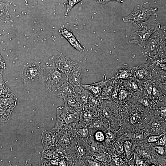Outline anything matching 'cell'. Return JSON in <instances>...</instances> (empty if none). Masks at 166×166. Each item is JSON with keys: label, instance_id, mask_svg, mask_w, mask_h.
I'll use <instances>...</instances> for the list:
<instances>
[{"label": "cell", "instance_id": "obj_39", "mask_svg": "<svg viewBox=\"0 0 166 166\" xmlns=\"http://www.w3.org/2000/svg\"><path fill=\"white\" fill-rule=\"evenodd\" d=\"M137 163L138 165L142 166L143 164V162L140 160H138Z\"/></svg>", "mask_w": 166, "mask_h": 166}, {"label": "cell", "instance_id": "obj_7", "mask_svg": "<svg viewBox=\"0 0 166 166\" xmlns=\"http://www.w3.org/2000/svg\"><path fill=\"white\" fill-rule=\"evenodd\" d=\"M67 81L76 86L81 85L82 78L81 68L78 65L73 69L66 73Z\"/></svg>", "mask_w": 166, "mask_h": 166}, {"label": "cell", "instance_id": "obj_29", "mask_svg": "<svg viewBox=\"0 0 166 166\" xmlns=\"http://www.w3.org/2000/svg\"><path fill=\"white\" fill-rule=\"evenodd\" d=\"M139 118L138 115L136 114H133L130 119V122L132 124H134L136 122Z\"/></svg>", "mask_w": 166, "mask_h": 166}, {"label": "cell", "instance_id": "obj_32", "mask_svg": "<svg viewBox=\"0 0 166 166\" xmlns=\"http://www.w3.org/2000/svg\"><path fill=\"white\" fill-rule=\"evenodd\" d=\"M160 123L158 121H155L152 124V127L155 129H158L160 127Z\"/></svg>", "mask_w": 166, "mask_h": 166}, {"label": "cell", "instance_id": "obj_3", "mask_svg": "<svg viewBox=\"0 0 166 166\" xmlns=\"http://www.w3.org/2000/svg\"><path fill=\"white\" fill-rule=\"evenodd\" d=\"M54 58L51 56L46 64L45 69L46 80L45 89L50 94L53 93L64 83L67 81L66 74L59 71L54 62Z\"/></svg>", "mask_w": 166, "mask_h": 166}, {"label": "cell", "instance_id": "obj_23", "mask_svg": "<svg viewBox=\"0 0 166 166\" xmlns=\"http://www.w3.org/2000/svg\"><path fill=\"white\" fill-rule=\"evenodd\" d=\"M94 1L97 3L102 4H106L109 2L112 1H116L120 3L123 2V1L122 0H93Z\"/></svg>", "mask_w": 166, "mask_h": 166}, {"label": "cell", "instance_id": "obj_21", "mask_svg": "<svg viewBox=\"0 0 166 166\" xmlns=\"http://www.w3.org/2000/svg\"><path fill=\"white\" fill-rule=\"evenodd\" d=\"M95 137L96 140L97 141H101L104 140L105 136L102 132L98 131L95 133Z\"/></svg>", "mask_w": 166, "mask_h": 166}, {"label": "cell", "instance_id": "obj_26", "mask_svg": "<svg viewBox=\"0 0 166 166\" xmlns=\"http://www.w3.org/2000/svg\"><path fill=\"white\" fill-rule=\"evenodd\" d=\"M161 135L152 136L148 139V142H156L159 139Z\"/></svg>", "mask_w": 166, "mask_h": 166}, {"label": "cell", "instance_id": "obj_30", "mask_svg": "<svg viewBox=\"0 0 166 166\" xmlns=\"http://www.w3.org/2000/svg\"><path fill=\"white\" fill-rule=\"evenodd\" d=\"M154 148L157 152L161 155H163L164 154V150L163 147H154Z\"/></svg>", "mask_w": 166, "mask_h": 166}, {"label": "cell", "instance_id": "obj_34", "mask_svg": "<svg viewBox=\"0 0 166 166\" xmlns=\"http://www.w3.org/2000/svg\"><path fill=\"white\" fill-rule=\"evenodd\" d=\"M104 115L107 118L109 117L110 116V113L106 109H104L103 111Z\"/></svg>", "mask_w": 166, "mask_h": 166}, {"label": "cell", "instance_id": "obj_12", "mask_svg": "<svg viewBox=\"0 0 166 166\" xmlns=\"http://www.w3.org/2000/svg\"><path fill=\"white\" fill-rule=\"evenodd\" d=\"M105 82V81H101L90 84L81 85L89 90L94 97L97 98L100 96L101 95Z\"/></svg>", "mask_w": 166, "mask_h": 166}, {"label": "cell", "instance_id": "obj_17", "mask_svg": "<svg viewBox=\"0 0 166 166\" xmlns=\"http://www.w3.org/2000/svg\"><path fill=\"white\" fill-rule=\"evenodd\" d=\"M130 68H123L122 69H120L116 74L114 76L116 78H119L122 79H126L128 78L131 75L129 73Z\"/></svg>", "mask_w": 166, "mask_h": 166}, {"label": "cell", "instance_id": "obj_38", "mask_svg": "<svg viewBox=\"0 0 166 166\" xmlns=\"http://www.w3.org/2000/svg\"><path fill=\"white\" fill-rule=\"evenodd\" d=\"M117 150L118 151L121 153H122L123 152L122 147L121 145L118 146V147H117Z\"/></svg>", "mask_w": 166, "mask_h": 166}, {"label": "cell", "instance_id": "obj_24", "mask_svg": "<svg viewBox=\"0 0 166 166\" xmlns=\"http://www.w3.org/2000/svg\"><path fill=\"white\" fill-rule=\"evenodd\" d=\"M96 158L99 160L105 161L106 158V155L104 153H99L95 156Z\"/></svg>", "mask_w": 166, "mask_h": 166}, {"label": "cell", "instance_id": "obj_19", "mask_svg": "<svg viewBox=\"0 0 166 166\" xmlns=\"http://www.w3.org/2000/svg\"><path fill=\"white\" fill-rule=\"evenodd\" d=\"M59 32L61 35L66 39L74 36L72 31L69 29L61 28Z\"/></svg>", "mask_w": 166, "mask_h": 166}, {"label": "cell", "instance_id": "obj_8", "mask_svg": "<svg viewBox=\"0 0 166 166\" xmlns=\"http://www.w3.org/2000/svg\"><path fill=\"white\" fill-rule=\"evenodd\" d=\"M74 86L66 81L58 88L52 95L63 99L73 96Z\"/></svg>", "mask_w": 166, "mask_h": 166}, {"label": "cell", "instance_id": "obj_27", "mask_svg": "<svg viewBox=\"0 0 166 166\" xmlns=\"http://www.w3.org/2000/svg\"><path fill=\"white\" fill-rule=\"evenodd\" d=\"M106 138L108 141H112L114 139L113 134L111 132H108L106 134Z\"/></svg>", "mask_w": 166, "mask_h": 166}, {"label": "cell", "instance_id": "obj_22", "mask_svg": "<svg viewBox=\"0 0 166 166\" xmlns=\"http://www.w3.org/2000/svg\"><path fill=\"white\" fill-rule=\"evenodd\" d=\"M131 146V143L128 141H126L124 143V147L128 155H129L130 154Z\"/></svg>", "mask_w": 166, "mask_h": 166}, {"label": "cell", "instance_id": "obj_1", "mask_svg": "<svg viewBox=\"0 0 166 166\" xmlns=\"http://www.w3.org/2000/svg\"><path fill=\"white\" fill-rule=\"evenodd\" d=\"M157 16L152 15L145 21L134 24L129 42L143 47L151 35L162 27L156 18Z\"/></svg>", "mask_w": 166, "mask_h": 166}, {"label": "cell", "instance_id": "obj_11", "mask_svg": "<svg viewBox=\"0 0 166 166\" xmlns=\"http://www.w3.org/2000/svg\"><path fill=\"white\" fill-rule=\"evenodd\" d=\"M65 107L70 111L76 114L83 109V105L79 103L73 96L63 99Z\"/></svg>", "mask_w": 166, "mask_h": 166}, {"label": "cell", "instance_id": "obj_4", "mask_svg": "<svg viewBox=\"0 0 166 166\" xmlns=\"http://www.w3.org/2000/svg\"><path fill=\"white\" fill-rule=\"evenodd\" d=\"M157 8H151L147 9L141 5H137L135 6L132 12L123 19L124 22L133 24L140 23L146 21L152 15L156 14Z\"/></svg>", "mask_w": 166, "mask_h": 166}, {"label": "cell", "instance_id": "obj_20", "mask_svg": "<svg viewBox=\"0 0 166 166\" xmlns=\"http://www.w3.org/2000/svg\"><path fill=\"white\" fill-rule=\"evenodd\" d=\"M78 133L81 136L85 137L88 134V130L86 127L82 128L79 129Z\"/></svg>", "mask_w": 166, "mask_h": 166}, {"label": "cell", "instance_id": "obj_40", "mask_svg": "<svg viewBox=\"0 0 166 166\" xmlns=\"http://www.w3.org/2000/svg\"><path fill=\"white\" fill-rule=\"evenodd\" d=\"M2 69L0 68V77L2 76Z\"/></svg>", "mask_w": 166, "mask_h": 166}, {"label": "cell", "instance_id": "obj_2", "mask_svg": "<svg viewBox=\"0 0 166 166\" xmlns=\"http://www.w3.org/2000/svg\"><path fill=\"white\" fill-rule=\"evenodd\" d=\"M142 53L150 61L161 54L166 53V27L162 26L149 38L143 47Z\"/></svg>", "mask_w": 166, "mask_h": 166}, {"label": "cell", "instance_id": "obj_36", "mask_svg": "<svg viewBox=\"0 0 166 166\" xmlns=\"http://www.w3.org/2000/svg\"><path fill=\"white\" fill-rule=\"evenodd\" d=\"M166 143V136L164 135L163 138L160 140L159 142V144L161 145H164Z\"/></svg>", "mask_w": 166, "mask_h": 166}, {"label": "cell", "instance_id": "obj_14", "mask_svg": "<svg viewBox=\"0 0 166 166\" xmlns=\"http://www.w3.org/2000/svg\"><path fill=\"white\" fill-rule=\"evenodd\" d=\"M10 8L9 2H4L0 1V19H8L10 17L9 13Z\"/></svg>", "mask_w": 166, "mask_h": 166}, {"label": "cell", "instance_id": "obj_28", "mask_svg": "<svg viewBox=\"0 0 166 166\" xmlns=\"http://www.w3.org/2000/svg\"><path fill=\"white\" fill-rule=\"evenodd\" d=\"M133 137L136 140H140L143 139L144 136L141 134L136 133L134 135Z\"/></svg>", "mask_w": 166, "mask_h": 166}, {"label": "cell", "instance_id": "obj_5", "mask_svg": "<svg viewBox=\"0 0 166 166\" xmlns=\"http://www.w3.org/2000/svg\"><path fill=\"white\" fill-rule=\"evenodd\" d=\"M45 77V69L39 65H25L22 70L21 79L26 84L41 80Z\"/></svg>", "mask_w": 166, "mask_h": 166}, {"label": "cell", "instance_id": "obj_18", "mask_svg": "<svg viewBox=\"0 0 166 166\" xmlns=\"http://www.w3.org/2000/svg\"><path fill=\"white\" fill-rule=\"evenodd\" d=\"M82 0H67L65 4L66 5L65 15L68 16L73 7L76 4L81 2Z\"/></svg>", "mask_w": 166, "mask_h": 166}, {"label": "cell", "instance_id": "obj_37", "mask_svg": "<svg viewBox=\"0 0 166 166\" xmlns=\"http://www.w3.org/2000/svg\"><path fill=\"white\" fill-rule=\"evenodd\" d=\"M78 155L80 156H82L84 154V151L83 149L81 148L80 147L78 149Z\"/></svg>", "mask_w": 166, "mask_h": 166}, {"label": "cell", "instance_id": "obj_33", "mask_svg": "<svg viewBox=\"0 0 166 166\" xmlns=\"http://www.w3.org/2000/svg\"><path fill=\"white\" fill-rule=\"evenodd\" d=\"M88 163L89 165L90 166H100V164L99 163L94 161H93L88 160Z\"/></svg>", "mask_w": 166, "mask_h": 166}, {"label": "cell", "instance_id": "obj_31", "mask_svg": "<svg viewBox=\"0 0 166 166\" xmlns=\"http://www.w3.org/2000/svg\"><path fill=\"white\" fill-rule=\"evenodd\" d=\"M5 61L0 54V68L4 69L6 68Z\"/></svg>", "mask_w": 166, "mask_h": 166}, {"label": "cell", "instance_id": "obj_25", "mask_svg": "<svg viewBox=\"0 0 166 166\" xmlns=\"http://www.w3.org/2000/svg\"><path fill=\"white\" fill-rule=\"evenodd\" d=\"M83 117L85 120H87L88 121H89L91 119L92 115L90 111H85L83 113Z\"/></svg>", "mask_w": 166, "mask_h": 166}, {"label": "cell", "instance_id": "obj_15", "mask_svg": "<svg viewBox=\"0 0 166 166\" xmlns=\"http://www.w3.org/2000/svg\"><path fill=\"white\" fill-rule=\"evenodd\" d=\"M14 94L3 80L2 77H0V98L7 97Z\"/></svg>", "mask_w": 166, "mask_h": 166}, {"label": "cell", "instance_id": "obj_35", "mask_svg": "<svg viewBox=\"0 0 166 166\" xmlns=\"http://www.w3.org/2000/svg\"><path fill=\"white\" fill-rule=\"evenodd\" d=\"M127 93L125 91H123L121 92L120 95V97L121 99H124L126 96Z\"/></svg>", "mask_w": 166, "mask_h": 166}, {"label": "cell", "instance_id": "obj_13", "mask_svg": "<svg viewBox=\"0 0 166 166\" xmlns=\"http://www.w3.org/2000/svg\"><path fill=\"white\" fill-rule=\"evenodd\" d=\"M113 82L112 78L105 81L101 96L102 97H107L112 95L113 89Z\"/></svg>", "mask_w": 166, "mask_h": 166}, {"label": "cell", "instance_id": "obj_10", "mask_svg": "<svg viewBox=\"0 0 166 166\" xmlns=\"http://www.w3.org/2000/svg\"><path fill=\"white\" fill-rule=\"evenodd\" d=\"M42 139L43 145V150L53 145L56 143L57 139L56 133L53 130L49 131H45L43 132Z\"/></svg>", "mask_w": 166, "mask_h": 166}, {"label": "cell", "instance_id": "obj_6", "mask_svg": "<svg viewBox=\"0 0 166 166\" xmlns=\"http://www.w3.org/2000/svg\"><path fill=\"white\" fill-rule=\"evenodd\" d=\"M54 62L57 69L61 72L66 74L78 65L77 63L70 60L61 53Z\"/></svg>", "mask_w": 166, "mask_h": 166}, {"label": "cell", "instance_id": "obj_9", "mask_svg": "<svg viewBox=\"0 0 166 166\" xmlns=\"http://www.w3.org/2000/svg\"><path fill=\"white\" fill-rule=\"evenodd\" d=\"M90 94L89 90L81 85L74 86L73 96L80 104L84 105L86 104Z\"/></svg>", "mask_w": 166, "mask_h": 166}, {"label": "cell", "instance_id": "obj_16", "mask_svg": "<svg viewBox=\"0 0 166 166\" xmlns=\"http://www.w3.org/2000/svg\"><path fill=\"white\" fill-rule=\"evenodd\" d=\"M66 39L70 44L78 51L81 52L84 51L85 48L80 44L74 36Z\"/></svg>", "mask_w": 166, "mask_h": 166}]
</instances>
